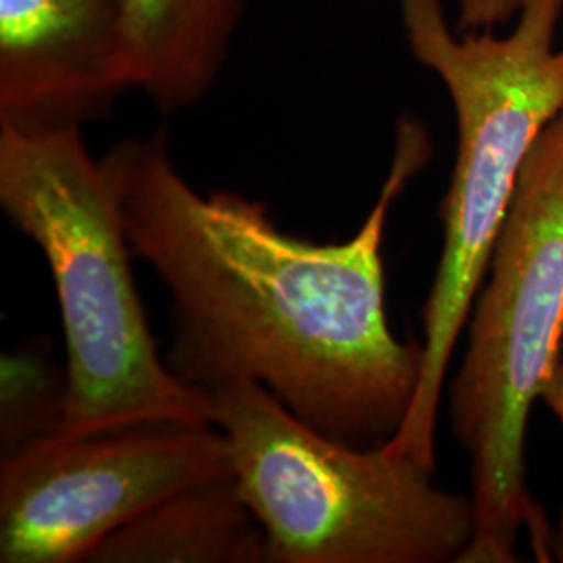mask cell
Here are the masks:
<instances>
[{"mask_svg":"<svg viewBox=\"0 0 563 563\" xmlns=\"http://www.w3.org/2000/svg\"><path fill=\"white\" fill-rule=\"evenodd\" d=\"M134 46L136 90L163 115L201 101L220 78L242 0H121Z\"/></svg>","mask_w":563,"mask_h":563,"instance_id":"9","label":"cell"},{"mask_svg":"<svg viewBox=\"0 0 563 563\" xmlns=\"http://www.w3.org/2000/svg\"><path fill=\"white\" fill-rule=\"evenodd\" d=\"M228 476L232 449L216 423H128L23 444L0 465V562H88L172 493Z\"/></svg>","mask_w":563,"mask_h":563,"instance_id":"6","label":"cell"},{"mask_svg":"<svg viewBox=\"0 0 563 563\" xmlns=\"http://www.w3.org/2000/svg\"><path fill=\"white\" fill-rule=\"evenodd\" d=\"M432 157L422 121L402 118L380 197L342 242L284 232L265 202L201 195L167 134L113 144L101 159L125 239L172 299L165 363L195 390L265 386L299 420L360 449L384 446L418 395L423 342L386 316L384 232L393 205Z\"/></svg>","mask_w":563,"mask_h":563,"instance_id":"1","label":"cell"},{"mask_svg":"<svg viewBox=\"0 0 563 563\" xmlns=\"http://www.w3.org/2000/svg\"><path fill=\"white\" fill-rule=\"evenodd\" d=\"M209 399L269 563H460L474 505L434 483L437 470L336 441L253 380Z\"/></svg>","mask_w":563,"mask_h":563,"instance_id":"5","label":"cell"},{"mask_svg":"<svg viewBox=\"0 0 563 563\" xmlns=\"http://www.w3.org/2000/svg\"><path fill=\"white\" fill-rule=\"evenodd\" d=\"M0 207L41 249L67 346L53 434L78 437L139 422L216 423L209 395L159 357L134 276L120 201L81 130L0 125Z\"/></svg>","mask_w":563,"mask_h":563,"instance_id":"3","label":"cell"},{"mask_svg":"<svg viewBox=\"0 0 563 563\" xmlns=\"http://www.w3.org/2000/svg\"><path fill=\"white\" fill-rule=\"evenodd\" d=\"M523 0H457L460 32H495L522 9Z\"/></svg>","mask_w":563,"mask_h":563,"instance_id":"10","label":"cell"},{"mask_svg":"<svg viewBox=\"0 0 563 563\" xmlns=\"http://www.w3.org/2000/svg\"><path fill=\"white\" fill-rule=\"evenodd\" d=\"M541 401L553 411V416L560 420L563 428V344L562 351L558 355V362L553 365L547 384H544ZM555 555H560L563 560V514L558 534H555Z\"/></svg>","mask_w":563,"mask_h":563,"instance_id":"11","label":"cell"},{"mask_svg":"<svg viewBox=\"0 0 563 563\" xmlns=\"http://www.w3.org/2000/svg\"><path fill=\"white\" fill-rule=\"evenodd\" d=\"M136 90L121 0H0V125L71 130Z\"/></svg>","mask_w":563,"mask_h":563,"instance_id":"7","label":"cell"},{"mask_svg":"<svg viewBox=\"0 0 563 563\" xmlns=\"http://www.w3.org/2000/svg\"><path fill=\"white\" fill-rule=\"evenodd\" d=\"M449 418L470 457L474 537L460 563H516L522 530L541 562L555 534L526 483V430L563 344V111L523 165L467 318Z\"/></svg>","mask_w":563,"mask_h":563,"instance_id":"4","label":"cell"},{"mask_svg":"<svg viewBox=\"0 0 563 563\" xmlns=\"http://www.w3.org/2000/svg\"><path fill=\"white\" fill-rule=\"evenodd\" d=\"M411 55L443 81L457 151L441 202L443 251L423 302V369L401 430L384 444L437 470L444 380L504 230L523 165L563 111V0H523L507 36L460 32L443 0H399Z\"/></svg>","mask_w":563,"mask_h":563,"instance_id":"2","label":"cell"},{"mask_svg":"<svg viewBox=\"0 0 563 563\" xmlns=\"http://www.w3.org/2000/svg\"><path fill=\"white\" fill-rule=\"evenodd\" d=\"M92 563H265L262 523L234 476L190 484L109 534Z\"/></svg>","mask_w":563,"mask_h":563,"instance_id":"8","label":"cell"}]
</instances>
